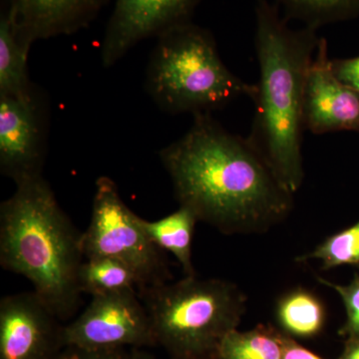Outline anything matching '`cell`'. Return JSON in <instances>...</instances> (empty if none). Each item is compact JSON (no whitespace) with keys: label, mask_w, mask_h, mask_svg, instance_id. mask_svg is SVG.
<instances>
[{"label":"cell","mask_w":359,"mask_h":359,"mask_svg":"<svg viewBox=\"0 0 359 359\" xmlns=\"http://www.w3.org/2000/svg\"><path fill=\"white\" fill-rule=\"evenodd\" d=\"M65 341L67 347L86 351L157 346L137 290L92 297L83 313L65 325Z\"/></svg>","instance_id":"cell-7"},{"label":"cell","mask_w":359,"mask_h":359,"mask_svg":"<svg viewBox=\"0 0 359 359\" xmlns=\"http://www.w3.org/2000/svg\"><path fill=\"white\" fill-rule=\"evenodd\" d=\"M199 222L192 210L180 205L179 209L158 221L142 224L152 242L159 249L176 257L186 276H196L192 262V242L196 224Z\"/></svg>","instance_id":"cell-14"},{"label":"cell","mask_w":359,"mask_h":359,"mask_svg":"<svg viewBox=\"0 0 359 359\" xmlns=\"http://www.w3.org/2000/svg\"><path fill=\"white\" fill-rule=\"evenodd\" d=\"M339 359H359V337L347 339L346 346Z\"/></svg>","instance_id":"cell-24"},{"label":"cell","mask_w":359,"mask_h":359,"mask_svg":"<svg viewBox=\"0 0 359 359\" xmlns=\"http://www.w3.org/2000/svg\"><path fill=\"white\" fill-rule=\"evenodd\" d=\"M159 157L180 205L221 233H263L292 211V194L254 146L226 131L211 113L194 115L189 131Z\"/></svg>","instance_id":"cell-1"},{"label":"cell","mask_w":359,"mask_h":359,"mask_svg":"<svg viewBox=\"0 0 359 359\" xmlns=\"http://www.w3.org/2000/svg\"><path fill=\"white\" fill-rule=\"evenodd\" d=\"M282 330L257 325L248 332L233 330L219 344L212 359H283Z\"/></svg>","instance_id":"cell-16"},{"label":"cell","mask_w":359,"mask_h":359,"mask_svg":"<svg viewBox=\"0 0 359 359\" xmlns=\"http://www.w3.org/2000/svg\"><path fill=\"white\" fill-rule=\"evenodd\" d=\"M129 359H155V358L143 348H131L129 351Z\"/></svg>","instance_id":"cell-25"},{"label":"cell","mask_w":359,"mask_h":359,"mask_svg":"<svg viewBox=\"0 0 359 359\" xmlns=\"http://www.w3.org/2000/svg\"><path fill=\"white\" fill-rule=\"evenodd\" d=\"M332 65L340 81L359 93V56L346 60L332 61Z\"/></svg>","instance_id":"cell-21"},{"label":"cell","mask_w":359,"mask_h":359,"mask_svg":"<svg viewBox=\"0 0 359 359\" xmlns=\"http://www.w3.org/2000/svg\"><path fill=\"white\" fill-rule=\"evenodd\" d=\"M82 294L92 297L139 290L136 275L127 264L111 257L85 259L78 275Z\"/></svg>","instance_id":"cell-17"},{"label":"cell","mask_w":359,"mask_h":359,"mask_svg":"<svg viewBox=\"0 0 359 359\" xmlns=\"http://www.w3.org/2000/svg\"><path fill=\"white\" fill-rule=\"evenodd\" d=\"M285 334V332H283ZM283 359H323L318 354L301 346L299 342L285 334L283 337Z\"/></svg>","instance_id":"cell-23"},{"label":"cell","mask_w":359,"mask_h":359,"mask_svg":"<svg viewBox=\"0 0 359 359\" xmlns=\"http://www.w3.org/2000/svg\"><path fill=\"white\" fill-rule=\"evenodd\" d=\"M318 259L323 269H330L346 264H359V221L346 230L323 241L309 254L299 257V262Z\"/></svg>","instance_id":"cell-18"},{"label":"cell","mask_w":359,"mask_h":359,"mask_svg":"<svg viewBox=\"0 0 359 359\" xmlns=\"http://www.w3.org/2000/svg\"><path fill=\"white\" fill-rule=\"evenodd\" d=\"M276 316L282 332L294 339L316 337L325 323L323 302L304 289H295L283 294L276 304Z\"/></svg>","instance_id":"cell-15"},{"label":"cell","mask_w":359,"mask_h":359,"mask_svg":"<svg viewBox=\"0 0 359 359\" xmlns=\"http://www.w3.org/2000/svg\"><path fill=\"white\" fill-rule=\"evenodd\" d=\"M23 39L37 40L84 29L109 0H7Z\"/></svg>","instance_id":"cell-12"},{"label":"cell","mask_w":359,"mask_h":359,"mask_svg":"<svg viewBox=\"0 0 359 359\" xmlns=\"http://www.w3.org/2000/svg\"><path fill=\"white\" fill-rule=\"evenodd\" d=\"M157 346L173 359H212L226 334L237 330L247 297L235 283L186 276L138 292Z\"/></svg>","instance_id":"cell-5"},{"label":"cell","mask_w":359,"mask_h":359,"mask_svg":"<svg viewBox=\"0 0 359 359\" xmlns=\"http://www.w3.org/2000/svg\"><path fill=\"white\" fill-rule=\"evenodd\" d=\"M95 186L91 219L82 233L85 259L111 257L127 264L138 278V292L171 282L164 250L149 238L142 218L125 204L115 182L99 177Z\"/></svg>","instance_id":"cell-6"},{"label":"cell","mask_w":359,"mask_h":359,"mask_svg":"<svg viewBox=\"0 0 359 359\" xmlns=\"http://www.w3.org/2000/svg\"><path fill=\"white\" fill-rule=\"evenodd\" d=\"M256 20L259 81L248 140L283 188L294 195L304 177V84L320 39L316 29L309 26L292 29L276 6L266 0H257Z\"/></svg>","instance_id":"cell-2"},{"label":"cell","mask_w":359,"mask_h":359,"mask_svg":"<svg viewBox=\"0 0 359 359\" xmlns=\"http://www.w3.org/2000/svg\"><path fill=\"white\" fill-rule=\"evenodd\" d=\"M82 233L43 175L16 184L0 205V266L27 278L62 321L74 316L81 302Z\"/></svg>","instance_id":"cell-3"},{"label":"cell","mask_w":359,"mask_h":359,"mask_svg":"<svg viewBox=\"0 0 359 359\" xmlns=\"http://www.w3.org/2000/svg\"><path fill=\"white\" fill-rule=\"evenodd\" d=\"M46 104L36 88L0 95V172L18 184L41 176L47 150Z\"/></svg>","instance_id":"cell-8"},{"label":"cell","mask_w":359,"mask_h":359,"mask_svg":"<svg viewBox=\"0 0 359 359\" xmlns=\"http://www.w3.org/2000/svg\"><path fill=\"white\" fill-rule=\"evenodd\" d=\"M157 39L146 71V89L161 110L196 115L219 109L241 96L254 100L257 85L226 68L208 30L190 21Z\"/></svg>","instance_id":"cell-4"},{"label":"cell","mask_w":359,"mask_h":359,"mask_svg":"<svg viewBox=\"0 0 359 359\" xmlns=\"http://www.w3.org/2000/svg\"><path fill=\"white\" fill-rule=\"evenodd\" d=\"M320 282L334 289L344 302L346 320L339 330V334L347 339L359 337V276H354L348 285H337L323 278H320Z\"/></svg>","instance_id":"cell-20"},{"label":"cell","mask_w":359,"mask_h":359,"mask_svg":"<svg viewBox=\"0 0 359 359\" xmlns=\"http://www.w3.org/2000/svg\"><path fill=\"white\" fill-rule=\"evenodd\" d=\"M61 359H129V351L126 348L86 351L67 347Z\"/></svg>","instance_id":"cell-22"},{"label":"cell","mask_w":359,"mask_h":359,"mask_svg":"<svg viewBox=\"0 0 359 359\" xmlns=\"http://www.w3.org/2000/svg\"><path fill=\"white\" fill-rule=\"evenodd\" d=\"M290 18H297L306 26L318 29L344 18L358 6L359 0H278Z\"/></svg>","instance_id":"cell-19"},{"label":"cell","mask_w":359,"mask_h":359,"mask_svg":"<svg viewBox=\"0 0 359 359\" xmlns=\"http://www.w3.org/2000/svg\"><path fill=\"white\" fill-rule=\"evenodd\" d=\"M28 43L16 22L7 0H2L0 13V95H27L35 88L28 74Z\"/></svg>","instance_id":"cell-13"},{"label":"cell","mask_w":359,"mask_h":359,"mask_svg":"<svg viewBox=\"0 0 359 359\" xmlns=\"http://www.w3.org/2000/svg\"><path fill=\"white\" fill-rule=\"evenodd\" d=\"M200 0H115L101 45V62L109 68L139 42L190 22Z\"/></svg>","instance_id":"cell-10"},{"label":"cell","mask_w":359,"mask_h":359,"mask_svg":"<svg viewBox=\"0 0 359 359\" xmlns=\"http://www.w3.org/2000/svg\"><path fill=\"white\" fill-rule=\"evenodd\" d=\"M34 290L0 301V359H61L65 325Z\"/></svg>","instance_id":"cell-9"},{"label":"cell","mask_w":359,"mask_h":359,"mask_svg":"<svg viewBox=\"0 0 359 359\" xmlns=\"http://www.w3.org/2000/svg\"><path fill=\"white\" fill-rule=\"evenodd\" d=\"M304 128L313 134L359 128V93L334 74L327 40L320 39L306 72Z\"/></svg>","instance_id":"cell-11"},{"label":"cell","mask_w":359,"mask_h":359,"mask_svg":"<svg viewBox=\"0 0 359 359\" xmlns=\"http://www.w3.org/2000/svg\"><path fill=\"white\" fill-rule=\"evenodd\" d=\"M171 359H173V358H171Z\"/></svg>","instance_id":"cell-26"}]
</instances>
